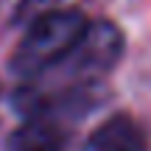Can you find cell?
<instances>
[{
    "label": "cell",
    "mask_w": 151,
    "mask_h": 151,
    "mask_svg": "<svg viewBox=\"0 0 151 151\" xmlns=\"http://www.w3.org/2000/svg\"><path fill=\"white\" fill-rule=\"evenodd\" d=\"M87 151H148V143L129 115H115L90 134Z\"/></svg>",
    "instance_id": "cell-3"
},
{
    "label": "cell",
    "mask_w": 151,
    "mask_h": 151,
    "mask_svg": "<svg viewBox=\"0 0 151 151\" xmlns=\"http://www.w3.org/2000/svg\"><path fill=\"white\" fill-rule=\"evenodd\" d=\"M123 34L112 20H87L78 39L67 48V53L48 67L45 73H53L59 78L56 87L70 84H90L106 76L123 56ZM42 76V73H39ZM39 81V78H37ZM45 84V81H42Z\"/></svg>",
    "instance_id": "cell-2"
},
{
    "label": "cell",
    "mask_w": 151,
    "mask_h": 151,
    "mask_svg": "<svg viewBox=\"0 0 151 151\" xmlns=\"http://www.w3.org/2000/svg\"><path fill=\"white\" fill-rule=\"evenodd\" d=\"M87 17L76 9H50L34 17L11 56V70L20 78H34L53 67L78 39Z\"/></svg>",
    "instance_id": "cell-1"
},
{
    "label": "cell",
    "mask_w": 151,
    "mask_h": 151,
    "mask_svg": "<svg viewBox=\"0 0 151 151\" xmlns=\"http://www.w3.org/2000/svg\"><path fill=\"white\" fill-rule=\"evenodd\" d=\"M59 3V0H22L20 6H17V14H14V20L17 22H31L34 17H39V14H45V11H50L53 6Z\"/></svg>",
    "instance_id": "cell-4"
}]
</instances>
